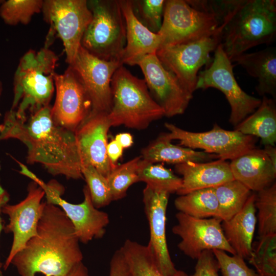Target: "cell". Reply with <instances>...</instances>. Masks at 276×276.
Returning <instances> with one entry per match:
<instances>
[{"instance_id":"20","label":"cell","mask_w":276,"mask_h":276,"mask_svg":"<svg viewBox=\"0 0 276 276\" xmlns=\"http://www.w3.org/2000/svg\"><path fill=\"white\" fill-rule=\"evenodd\" d=\"M119 3L124 18L126 44L122 54V64L137 65L145 56L156 53L162 43L158 33L150 31L136 18L131 1L120 0Z\"/></svg>"},{"instance_id":"35","label":"cell","mask_w":276,"mask_h":276,"mask_svg":"<svg viewBox=\"0 0 276 276\" xmlns=\"http://www.w3.org/2000/svg\"><path fill=\"white\" fill-rule=\"evenodd\" d=\"M81 172L94 206L98 209L108 205L112 200L106 177L89 164L81 165Z\"/></svg>"},{"instance_id":"15","label":"cell","mask_w":276,"mask_h":276,"mask_svg":"<svg viewBox=\"0 0 276 276\" xmlns=\"http://www.w3.org/2000/svg\"><path fill=\"white\" fill-rule=\"evenodd\" d=\"M137 65L153 99L164 110L165 116L170 118L183 113L193 94L163 65L156 53L145 56Z\"/></svg>"},{"instance_id":"39","label":"cell","mask_w":276,"mask_h":276,"mask_svg":"<svg viewBox=\"0 0 276 276\" xmlns=\"http://www.w3.org/2000/svg\"><path fill=\"white\" fill-rule=\"evenodd\" d=\"M109 276H131L120 249L113 254L109 265Z\"/></svg>"},{"instance_id":"25","label":"cell","mask_w":276,"mask_h":276,"mask_svg":"<svg viewBox=\"0 0 276 276\" xmlns=\"http://www.w3.org/2000/svg\"><path fill=\"white\" fill-rule=\"evenodd\" d=\"M141 154L142 159L151 164L163 162L177 165L188 162H206L219 159L215 154L174 145L166 137L165 133L160 134L144 148Z\"/></svg>"},{"instance_id":"26","label":"cell","mask_w":276,"mask_h":276,"mask_svg":"<svg viewBox=\"0 0 276 276\" xmlns=\"http://www.w3.org/2000/svg\"><path fill=\"white\" fill-rule=\"evenodd\" d=\"M274 100L263 96L258 108L235 126V130L261 139L264 145L275 146L276 106Z\"/></svg>"},{"instance_id":"9","label":"cell","mask_w":276,"mask_h":276,"mask_svg":"<svg viewBox=\"0 0 276 276\" xmlns=\"http://www.w3.org/2000/svg\"><path fill=\"white\" fill-rule=\"evenodd\" d=\"M232 63L220 43L212 63L198 74L196 90L212 87L220 90L231 106L229 122L235 127L258 108L261 99L247 94L240 87Z\"/></svg>"},{"instance_id":"22","label":"cell","mask_w":276,"mask_h":276,"mask_svg":"<svg viewBox=\"0 0 276 276\" xmlns=\"http://www.w3.org/2000/svg\"><path fill=\"white\" fill-rule=\"evenodd\" d=\"M229 167L235 179L257 192L271 186L276 177V167L263 149L248 151L231 160Z\"/></svg>"},{"instance_id":"38","label":"cell","mask_w":276,"mask_h":276,"mask_svg":"<svg viewBox=\"0 0 276 276\" xmlns=\"http://www.w3.org/2000/svg\"><path fill=\"white\" fill-rule=\"evenodd\" d=\"M194 273L187 276H219V267L212 250H205L197 259Z\"/></svg>"},{"instance_id":"8","label":"cell","mask_w":276,"mask_h":276,"mask_svg":"<svg viewBox=\"0 0 276 276\" xmlns=\"http://www.w3.org/2000/svg\"><path fill=\"white\" fill-rule=\"evenodd\" d=\"M223 27L212 14L198 10L187 1H165L160 47L197 40L221 33Z\"/></svg>"},{"instance_id":"11","label":"cell","mask_w":276,"mask_h":276,"mask_svg":"<svg viewBox=\"0 0 276 276\" xmlns=\"http://www.w3.org/2000/svg\"><path fill=\"white\" fill-rule=\"evenodd\" d=\"M165 126L169 131L165 135L170 141L178 140L180 146L201 149L224 160H233L256 148L255 136L224 129L217 124L211 130L201 132L187 131L169 123H165Z\"/></svg>"},{"instance_id":"5","label":"cell","mask_w":276,"mask_h":276,"mask_svg":"<svg viewBox=\"0 0 276 276\" xmlns=\"http://www.w3.org/2000/svg\"><path fill=\"white\" fill-rule=\"evenodd\" d=\"M111 89L112 104L108 114L111 126L124 125L143 130L165 116L144 79L133 76L123 65L114 72Z\"/></svg>"},{"instance_id":"16","label":"cell","mask_w":276,"mask_h":276,"mask_svg":"<svg viewBox=\"0 0 276 276\" xmlns=\"http://www.w3.org/2000/svg\"><path fill=\"white\" fill-rule=\"evenodd\" d=\"M119 61L101 59L88 53L81 45L71 66L77 73L90 99L89 114L109 113L111 107V82Z\"/></svg>"},{"instance_id":"2","label":"cell","mask_w":276,"mask_h":276,"mask_svg":"<svg viewBox=\"0 0 276 276\" xmlns=\"http://www.w3.org/2000/svg\"><path fill=\"white\" fill-rule=\"evenodd\" d=\"M74 226L62 209L44 202L37 234L11 264L21 276H63L82 262L83 254Z\"/></svg>"},{"instance_id":"17","label":"cell","mask_w":276,"mask_h":276,"mask_svg":"<svg viewBox=\"0 0 276 276\" xmlns=\"http://www.w3.org/2000/svg\"><path fill=\"white\" fill-rule=\"evenodd\" d=\"M27 197L20 202L6 204L2 212L9 216V223L5 231L12 232L13 242L9 255L4 265L7 269L15 255L24 248L27 242L37 234V229L44 202L45 193L42 187L35 181L29 183Z\"/></svg>"},{"instance_id":"46","label":"cell","mask_w":276,"mask_h":276,"mask_svg":"<svg viewBox=\"0 0 276 276\" xmlns=\"http://www.w3.org/2000/svg\"><path fill=\"white\" fill-rule=\"evenodd\" d=\"M1 263H0V276H3L2 275V272L1 270Z\"/></svg>"},{"instance_id":"12","label":"cell","mask_w":276,"mask_h":276,"mask_svg":"<svg viewBox=\"0 0 276 276\" xmlns=\"http://www.w3.org/2000/svg\"><path fill=\"white\" fill-rule=\"evenodd\" d=\"M56 99L51 115L57 125L75 132L91 110L90 99L77 73L68 65L63 74L54 77Z\"/></svg>"},{"instance_id":"28","label":"cell","mask_w":276,"mask_h":276,"mask_svg":"<svg viewBox=\"0 0 276 276\" xmlns=\"http://www.w3.org/2000/svg\"><path fill=\"white\" fill-rule=\"evenodd\" d=\"M120 249L131 276H165L158 269L147 245L127 239ZM187 275L184 271L178 270L173 276Z\"/></svg>"},{"instance_id":"33","label":"cell","mask_w":276,"mask_h":276,"mask_svg":"<svg viewBox=\"0 0 276 276\" xmlns=\"http://www.w3.org/2000/svg\"><path fill=\"white\" fill-rule=\"evenodd\" d=\"M249 261L258 276L276 275V234L259 237Z\"/></svg>"},{"instance_id":"32","label":"cell","mask_w":276,"mask_h":276,"mask_svg":"<svg viewBox=\"0 0 276 276\" xmlns=\"http://www.w3.org/2000/svg\"><path fill=\"white\" fill-rule=\"evenodd\" d=\"M141 159L140 156L117 165L106 177L112 200L124 198L128 188L133 183L139 182L137 169Z\"/></svg>"},{"instance_id":"21","label":"cell","mask_w":276,"mask_h":276,"mask_svg":"<svg viewBox=\"0 0 276 276\" xmlns=\"http://www.w3.org/2000/svg\"><path fill=\"white\" fill-rule=\"evenodd\" d=\"M175 170L182 176V186L176 192L179 196L198 190L215 188L235 179L229 163L220 159L206 162H188L177 164Z\"/></svg>"},{"instance_id":"45","label":"cell","mask_w":276,"mask_h":276,"mask_svg":"<svg viewBox=\"0 0 276 276\" xmlns=\"http://www.w3.org/2000/svg\"><path fill=\"white\" fill-rule=\"evenodd\" d=\"M2 90H3L2 83L0 81V97H1V94H2Z\"/></svg>"},{"instance_id":"24","label":"cell","mask_w":276,"mask_h":276,"mask_svg":"<svg viewBox=\"0 0 276 276\" xmlns=\"http://www.w3.org/2000/svg\"><path fill=\"white\" fill-rule=\"evenodd\" d=\"M241 65L251 77L256 79V90L261 96L270 95L276 98V50L268 48L252 53H244L231 59Z\"/></svg>"},{"instance_id":"6","label":"cell","mask_w":276,"mask_h":276,"mask_svg":"<svg viewBox=\"0 0 276 276\" xmlns=\"http://www.w3.org/2000/svg\"><path fill=\"white\" fill-rule=\"evenodd\" d=\"M87 5L92 18L81 46L101 59L120 61L126 44V28L119 1L90 0Z\"/></svg>"},{"instance_id":"36","label":"cell","mask_w":276,"mask_h":276,"mask_svg":"<svg viewBox=\"0 0 276 276\" xmlns=\"http://www.w3.org/2000/svg\"><path fill=\"white\" fill-rule=\"evenodd\" d=\"M134 15L151 32L157 33L163 21L165 0L131 1Z\"/></svg>"},{"instance_id":"14","label":"cell","mask_w":276,"mask_h":276,"mask_svg":"<svg viewBox=\"0 0 276 276\" xmlns=\"http://www.w3.org/2000/svg\"><path fill=\"white\" fill-rule=\"evenodd\" d=\"M47 202L60 207L72 222L80 242L87 243L94 239L101 238L109 222L108 215L97 209L91 201L87 186L83 188L84 200L79 204L70 203L61 196L63 188L54 181L41 185Z\"/></svg>"},{"instance_id":"23","label":"cell","mask_w":276,"mask_h":276,"mask_svg":"<svg viewBox=\"0 0 276 276\" xmlns=\"http://www.w3.org/2000/svg\"><path fill=\"white\" fill-rule=\"evenodd\" d=\"M256 194H251L243 209L230 219L222 221L224 235L236 255L249 259L257 218L255 205Z\"/></svg>"},{"instance_id":"18","label":"cell","mask_w":276,"mask_h":276,"mask_svg":"<svg viewBox=\"0 0 276 276\" xmlns=\"http://www.w3.org/2000/svg\"><path fill=\"white\" fill-rule=\"evenodd\" d=\"M169 194L152 190L147 186L143 192L144 210L150 230L147 246L158 269L165 276H173L178 271L171 258L166 235V212Z\"/></svg>"},{"instance_id":"29","label":"cell","mask_w":276,"mask_h":276,"mask_svg":"<svg viewBox=\"0 0 276 276\" xmlns=\"http://www.w3.org/2000/svg\"><path fill=\"white\" fill-rule=\"evenodd\" d=\"M214 188L218 202V218L222 221L230 219L240 212L252 194L250 190L236 179Z\"/></svg>"},{"instance_id":"40","label":"cell","mask_w":276,"mask_h":276,"mask_svg":"<svg viewBox=\"0 0 276 276\" xmlns=\"http://www.w3.org/2000/svg\"><path fill=\"white\" fill-rule=\"evenodd\" d=\"M123 149L114 139L108 143L106 148L107 156L112 164L115 167L117 163L123 154Z\"/></svg>"},{"instance_id":"4","label":"cell","mask_w":276,"mask_h":276,"mask_svg":"<svg viewBox=\"0 0 276 276\" xmlns=\"http://www.w3.org/2000/svg\"><path fill=\"white\" fill-rule=\"evenodd\" d=\"M58 57L46 47L28 51L20 59L14 77L11 110L23 118L50 105L54 91V77Z\"/></svg>"},{"instance_id":"42","label":"cell","mask_w":276,"mask_h":276,"mask_svg":"<svg viewBox=\"0 0 276 276\" xmlns=\"http://www.w3.org/2000/svg\"><path fill=\"white\" fill-rule=\"evenodd\" d=\"M63 276H89V275L87 267L82 262Z\"/></svg>"},{"instance_id":"43","label":"cell","mask_w":276,"mask_h":276,"mask_svg":"<svg viewBox=\"0 0 276 276\" xmlns=\"http://www.w3.org/2000/svg\"><path fill=\"white\" fill-rule=\"evenodd\" d=\"M9 199V196L7 192L0 186V234L3 229L2 219L1 213L3 207L5 205Z\"/></svg>"},{"instance_id":"1","label":"cell","mask_w":276,"mask_h":276,"mask_svg":"<svg viewBox=\"0 0 276 276\" xmlns=\"http://www.w3.org/2000/svg\"><path fill=\"white\" fill-rule=\"evenodd\" d=\"M50 105L24 118L10 110L0 125V140L14 138L28 148L27 163H40L53 175L83 178L75 133L56 124Z\"/></svg>"},{"instance_id":"44","label":"cell","mask_w":276,"mask_h":276,"mask_svg":"<svg viewBox=\"0 0 276 276\" xmlns=\"http://www.w3.org/2000/svg\"><path fill=\"white\" fill-rule=\"evenodd\" d=\"M263 150L271 160L274 167H276L275 147L271 145H265Z\"/></svg>"},{"instance_id":"19","label":"cell","mask_w":276,"mask_h":276,"mask_svg":"<svg viewBox=\"0 0 276 276\" xmlns=\"http://www.w3.org/2000/svg\"><path fill=\"white\" fill-rule=\"evenodd\" d=\"M108 113L90 114L74 132L81 165L93 166L107 177L114 168L106 152L111 126Z\"/></svg>"},{"instance_id":"10","label":"cell","mask_w":276,"mask_h":276,"mask_svg":"<svg viewBox=\"0 0 276 276\" xmlns=\"http://www.w3.org/2000/svg\"><path fill=\"white\" fill-rule=\"evenodd\" d=\"M221 33L176 44L160 47L156 55L192 94L196 90L198 73L211 61L210 53L221 42Z\"/></svg>"},{"instance_id":"7","label":"cell","mask_w":276,"mask_h":276,"mask_svg":"<svg viewBox=\"0 0 276 276\" xmlns=\"http://www.w3.org/2000/svg\"><path fill=\"white\" fill-rule=\"evenodd\" d=\"M41 11L43 19L50 25L44 47L49 48L57 35L62 41L66 61L71 65L92 18L87 1L45 0Z\"/></svg>"},{"instance_id":"37","label":"cell","mask_w":276,"mask_h":276,"mask_svg":"<svg viewBox=\"0 0 276 276\" xmlns=\"http://www.w3.org/2000/svg\"><path fill=\"white\" fill-rule=\"evenodd\" d=\"M218 263L222 276H258L247 266L244 259L237 255L229 256L218 249L212 250Z\"/></svg>"},{"instance_id":"30","label":"cell","mask_w":276,"mask_h":276,"mask_svg":"<svg viewBox=\"0 0 276 276\" xmlns=\"http://www.w3.org/2000/svg\"><path fill=\"white\" fill-rule=\"evenodd\" d=\"M139 181H143L152 190L170 193H176L182 186V178L162 165L151 164L142 159L138 165Z\"/></svg>"},{"instance_id":"31","label":"cell","mask_w":276,"mask_h":276,"mask_svg":"<svg viewBox=\"0 0 276 276\" xmlns=\"http://www.w3.org/2000/svg\"><path fill=\"white\" fill-rule=\"evenodd\" d=\"M255 205L259 237L276 234V183L257 192Z\"/></svg>"},{"instance_id":"13","label":"cell","mask_w":276,"mask_h":276,"mask_svg":"<svg viewBox=\"0 0 276 276\" xmlns=\"http://www.w3.org/2000/svg\"><path fill=\"white\" fill-rule=\"evenodd\" d=\"M175 217L172 232L181 238L177 246L186 256L197 259L203 251L214 249L236 255L224 235L220 219L198 218L180 212Z\"/></svg>"},{"instance_id":"47","label":"cell","mask_w":276,"mask_h":276,"mask_svg":"<svg viewBox=\"0 0 276 276\" xmlns=\"http://www.w3.org/2000/svg\"></svg>"},{"instance_id":"41","label":"cell","mask_w":276,"mask_h":276,"mask_svg":"<svg viewBox=\"0 0 276 276\" xmlns=\"http://www.w3.org/2000/svg\"><path fill=\"white\" fill-rule=\"evenodd\" d=\"M114 140L123 149L130 147L133 143L132 136L128 132L120 133L117 134Z\"/></svg>"},{"instance_id":"34","label":"cell","mask_w":276,"mask_h":276,"mask_svg":"<svg viewBox=\"0 0 276 276\" xmlns=\"http://www.w3.org/2000/svg\"><path fill=\"white\" fill-rule=\"evenodd\" d=\"M42 0H8L0 7V16L9 25H27L32 16L42 10Z\"/></svg>"},{"instance_id":"3","label":"cell","mask_w":276,"mask_h":276,"mask_svg":"<svg viewBox=\"0 0 276 276\" xmlns=\"http://www.w3.org/2000/svg\"><path fill=\"white\" fill-rule=\"evenodd\" d=\"M221 42L231 60L276 37L275 0H234L223 24Z\"/></svg>"},{"instance_id":"27","label":"cell","mask_w":276,"mask_h":276,"mask_svg":"<svg viewBox=\"0 0 276 276\" xmlns=\"http://www.w3.org/2000/svg\"><path fill=\"white\" fill-rule=\"evenodd\" d=\"M179 212L198 218H218V202L215 188H207L180 195L174 201Z\"/></svg>"}]
</instances>
